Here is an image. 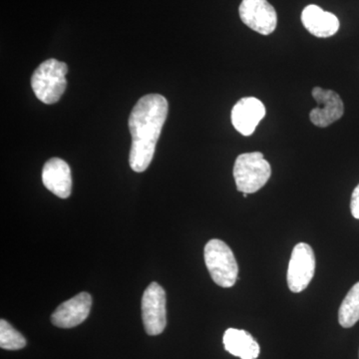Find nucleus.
Returning a JSON list of instances; mask_svg holds the SVG:
<instances>
[{
    "label": "nucleus",
    "mask_w": 359,
    "mask_h": 359,
    "mask_svg": "<svg viewBox=\"0 0 359 359\" xmlns=\"http://www.w3.org/2000/svg\"><path fill=\"white\" fill-rule=\"evenodd\" d=\"M167 99L160 94L142 97L134 106L129 117V130L132 136L130 167L137 173L147 170L154 157L156 145L163 126L166 122Z\"/></svg>",
    "instance_id": "obj_1"
},
{
    "label": "nucleus",
    "mask_w": 359,
    "mask_h": 359,
    "mask_svg": "<svg viewBox=\"0 0 359 359\" xmlns=\"http://www.w3.org/2000/svg\"><path fill=\"white\" fill-rule=\"evenodd\" d=\"M67 73L68 67L65 62L56 59L42 62L32 77V90L37 98L45 104L57 102L67 86Z\"/></svg>",
    "instance_id": "obj_2"
},
{
    "label": "nucleus",
    "mask_w": 359,
    "mask_h": 359,
    "mask_svg": "<svg viewBox=\"0 0 359 359\" xmlns=\"http://www.w3.org/2000/svg\"><path fill=\"white\" fill-rule=\"evenodd\" d=\"M271 168L261 152L245 153L238 156L233 166V178L238 190L243 194H254L271 178Z\"/></svg>",
    "instance_id": "obj_3"
},
{
    "label": "nucleus",
    "mask_w": 359,
    "mask_h": 359,
    "mask_svg": "<svg viewBox=\"0 0 359 359\" xmlns=\"http://www.w3.org/2000/svg\"><path fill=\"white\" fill-rule=\"evenodd\" d=\"M205 263L210 276L222 287H231L238 280V266L233 250L223 241L212 238L205 245Z\"/></svg>",
    "instance_id": "obj_4"
},
{
    "label": "nucleus",
    "mask_w": 359,
    "mask_h": 359,
    "mask_svg": "<svg viewBox=\"0 0 359 359\" xmlns=\"http://www.w3.org/2000/svg\"><path fill=\"white\" fill-rule=\"evenodd\" d=\"M142 318L149 335H159L166 328V292L159 283H151L144 292Z\"/></svg>",
    "instance_id": "obj_5"
},
{
    "label": "nucleus",
    "mask_w": 359,
    "mask_h": 359,
    "mask_svg": "<svg viewBox=\"0 0 359 359\" xmlns=\"http://www.w3.org/2000/svg\"><path fill=\"white\" fill-rule=\"evenodd\" d=\"M316 271V257L311 245L301 243L294 248L287 269V285L295 294L306 289Z\"/></svg>",
    "instance_id": "obj_6"
},
{
    "label": "nucleus",
    "mask_w": 359,
    "mask_h": 359,
    "mask_svg": "<svg viewBox=\"0 0 359 359\" xmlns=\"http://www.w3.org/2000/svg\"><path fill=\"white\" fill-rule=\"evenodd\" d=\"M238 13L243 22L259 34H271L278 25V14L268 0H243Z\"/></svg>",
    "instance_id": "obj_7"
},
{
    "label": "nucleus",
    "mask_w": 359,
    "mask_h": 359,
    "mask_svg": "<svg viewBox=\"0 0 359 359\" xmlns=\"http://www.w3.org/2000/svg\"><path fill=\"white\" fill-rule=\"evenodd\" d=\"M311 94L318 104V107L309 113V119L314 126L327 128L344 116V102L337 92L314 87Z\"/></svg>",
    "instance_id": "obj_8"
},
{
    "label": "nucleus",
    "mask_w": 359,
    "mask_h": 359,
    "mask_svg": "<svg viewBox=\"0 0 359 359\" xmlns=\"http://www.w3.org/2000/svg\"><path fill=\"white\" fill-rule=\"evenodd\" d=\"M91 306V295L88 292H80L55 309L51 316V323L60 328L77 327L88 318Z\"/></svg>",
    "instance_id": "obj_9"
},
{
    "label": "nucleus",
    "mask_w": 359,
    "mask_h": 359,
    "mask_svg": "<svg viewBox=\"0 0 359 359\" xmlns=\"http://www.w3.org/2000/svg\"><path fill=\"white\" fill-rule=\"evenodd\" d=\"M266 116V107L261 100L255 97L241 99L231 110V119L233 126L238 133L250 136L257 125Z\"/></svg>",
    "instance_id": "obj_10"
},
{
    "label": "nucleus",
    "mask_w": 359,
    "mask_h": 359,
    "mask_svg": "<svg viewBox=\"0 0 359 359\" xmlns=\"http://www.w3.org/2000/svg\"><path fill=\"white\" fill-rule=\"evenodd\" d=\"M42 182L47 190L54 195L61 199H67L72 190L69 165L59 158H52L47 161L42 170Z\"/></svg>",
    "instance_id": "obj_11"
},
{
    "label": "nucleus",
    "mask_w": 359,
    "mask_h": 359,
    "mask_svg": "<svg viewBox=\"0 0 359 359\" xmlns=\"http://www.w3.org/2000/svg\"><path fill=\"white\" fill-rule=\"evenodd\" d=\"M302 22L311 34L320 39L332 36L339 29V18L314 4L302 11Z\"/></svg>",
    "instance_id": "obj_12"
},
{
    "label": "nucleus",
    "mask_w": 359,
    "mask_h": 359,
    "mask_svg": "<svg viewBox=\"0 0 359 359\" xmlns=\"http://www.w3.org/2000/svg\"><path fill=\"white\" fill-rule=\"evenodd\" d=\"M224 348L231 355L241 359H256L259 358V348L257 340L245 330L229 328L223 337Z\"/></svg>",
    "instance_id": "obj_13"
},
{
    "label": "nucleus",
    "mask_w": 359,
    "mask_h": 359,
    "mask_svg": "<svg viewBox=\"0 0 359 359\" xmlns=\"http://www.w3.org/2000/svg\"><path fill=\"white\" fill-rule=\"evenodd\" d=\"M359 320V282L355 283L346 299L342 302L339 311V325L342 327H353Z\"/></svg>",
    "instance_id": "obj_14"
},
{
    "label": "nucleus",
    "mask_w": 359,
    "mask_h": 359,
    "mask_svg": "<svg viewBox=\"0 0 359 359\" xmlns=\"http://www.w3.org/2000/svg\"><path fill=\"white\" fill-rule=\"evenodd\" d=\"M26 346V339L20 332L7 323L0 320V346L7 351H18Z\"/></svg>",
    "instance_id": "obj_15"
},
{
    "label": "nucleus",
    "mask_w": 359,
    "mask_h": 359,
    "mask_svg": "<svg viewBox=\"0 0 359 359\" xmlns=\"http://www.w3.org/2000/svg\"><path fill=\"white\" fill-rule=\"evenodd\" d=\"M351 210L354 218L359 219V185L354 189L351 196Z\"/></svg>",
    "instance_id": "obj_16"
}]
</instances>
